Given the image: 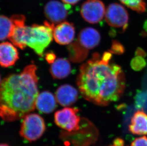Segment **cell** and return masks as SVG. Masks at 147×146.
<instances>
[{
	"mask_svg": "<svg viewBox=\"0 0 147 146\" xmlns=\"http://www.w3.org/2000/svg\"><path fill=\"white\" fill-rule=\"evenodd\" d=\"M113 144L117 146H124V141L121 138H116L113 141Z\"/></svg>",
	"mask_w": 147,
	"mask_h": 146,
	"instance_id": "obj_27",
	"label": "cell"
},
{
	"mask_svg": "<svg viewBox=\"0 0 147 146\" xmlns=\"http://www.w3.org/2000/svg\"><path fill=\"white\" fill-rule=\"evenodd\" d=\"M37 70L36 65H28L0 83V117L5 121L24 118L34 110L39 94Z\"/></svg>",
	"mask_w": 147,
	"mask_h": 146,
	"instance_id": "obj_2",
	"label": "cell"
},
{
	"mask_svg": "<svg viewBox=\"0 0 147 146\" xmlns=\"http://www.w3.org/2000/svg\"><path fill=\"white\" fill-rule=\"evenodd\" d=\"M130 65L133 70L140 71L146 67L147 62L144 58L136 56L131 59Z\"/></svg>",
	"mask_w": 147,
	"mask_h": 146,
	"instance_id": "obj_22",
	"label": "cell"
},
{
	"mask_svg": "<svg viewBox=\"0 0 147 146\" xmlns=\"http://www.w3.org/2000/svg\"><path fill=\"white\" fill-rule=\"evenodd\" d=\"M55 97L57 102L61 106H71L78 100V91L71 85L63 84L56 90Z\"/></svg>",
	"mask_w": 147,
	"mask_h": 146,
	"instance_id": "obj_12",
	"label": "cell"
},
{
	"mask_svg": "<svg viewBox=\"0 0 147 146\" xmlns=\"http://www.w3.org/2000/svg\"><path fill=\"white\" fill-rule=\"evenodd\" d=\"M0 146H9V145H7V144H0Z\"/></svg>",
	"mask_w": 147,
	"mask_h": 146,
	"instance_id": "obj_31",
	"label": "cell"
},
{
	"mask_svg": "<svg viewBox=\"0 0 147 146\" xmlns=\"http://www.w3.org/2000/svg\"><path fill=\"white\" fill-rule=\"evenodd\" d=\"M71 6L63 3L58 1L52 0L45 6V16L51 23L58 24L63 22L69 14Z\"/></svg>",
	"mask_w": 147,
	"mask_h": 146,
	"instance_id": "obj_9",
	"label": "cell"
},
{
	"mask_svg": "<svg viewBox=\"0 0 147 146\" xmlns=\"http://www.w3.org/2000/svg\"><path fill=\"white\" fill-rule=\"evenodd\" d=\"M45 130L43 118L36 113H31L24 117L19 133L22 137L32 142L40 139Z\"/></svg>",
	"mask_w": 147,
	"mask_h": 146,
	"instance_id": "obj_5",
	"label": "cell"
},
{
	"mask_svg": "<svg viewBox=\"0 0 147 146\" xmlns=\"http://www.w3.org/2000/svg\"><path fill=\"white\" fill-rule=\"evenodd\" d=\"M71 65L69 61L63 58L56 59L50 66V72L53 78L57 79L65 78L71 72Z\"/></svg>",
	"mask_w": 147,
	"mask_h": 146,
	"instance_id": "obj_16",
	"label": "cell"
},
{
	"mask_svg": "<svg viewBox=\"0 0 147 146\" xmlns=\"http://www.w3.org/2000/svg\"><path fill=\"white\" fill-rule=\"evenodd\" d=\"M13 26L11 18L4 15H0V41L9 39Z\"/></svg>",
	"mask_w": 147,
	"mask_h": 146,
	"instance_id": "obj_18",
	"label": "cell"
},
{
	"mask_svg": "<svg viewBox=\"0 0 147 146\" xmlns=\"http://www.w3.org/2000/svg\"><path fill=\"white\" fill-rule=\"evenodd\" d=\"M69 58L74 63H80L87 58L89 50L81 45L78 40L71 43L68 46Z\"/></svg>",
	"mask_w": 147,
	"mask_h": 146,
	"instance_id": "obj_17",
	"label": "cell"
},
{
	"mask_svg": "<svg viewBox=\"0 0 147 146\" xmlns=\"http://www.w3.org/2000/svg\"><path fill=\"white\" fill-rule=\"evenodd\" d=\"M57 100L56 97L49 91H43L38 94L35 108L42 113L49 114L53 112L57 107Z\"/></svg>",
	"mask_w": 147,
	"mask_h": 146,
	"instance_id": "obj_14",
	"label": "cell"
},
{
	"mask_svg": "<svg viewBox=\"0 0 147 146\" xmlns=\"http://www.w3.org/2000/svg\"><path fill=\"white\" fill-rule=\"evenodd\" d=\"M128 128L129 132L135 135L147 134V113L142 110L135 112Z\"/></svg>",
	"mask_w": 147,
	"mask_h": 146,
	"instance_id": "obj_15",
	"label": "cell"
},
{
	"mask_svg": "<svg viewBox=\"0 0 147 146\" xmlns=\"http://www.w3.org/2000/svg\"><path fill=\"white\" fill-rule=\"evenodd\" d=\"M11 19L14 26L9 39L11 43L21 50L29 47L39 56L43 57L53 40L54 24L45 21L44 25L25 26L26 18L21 14L13 15Z\"/></svg>",
	"mask_w": 147,
	"mask_h": 146,
	"instance_id": "obj_3",
	"label": "cell"
},
{
	"mask_svg": "<svg viewBox=\"0 0 147 146\" xmlns=\"http://www.w3.org/2000/svg\"><path fill=\"white\" fill-rule=\"evenodd\" d=\"M101 37L97 29L92 27L83 29L80 32L78 41L81 45L87 50L95 48L100 44Z\"/></svg>",
	"mask_w": 147,
	"mask_h": 146,
	"instance_id": "obj_13",
	"label": "cell"
},
{
	"mask_svg": "<svg viewBox=\"0 0 147 146\" xmlns=\"http://www.w3.org/2000/svg\"><path fill=\"white\" fill-rule=\"evenodd\" d=\"M1 82V76H0V83Z\"/></svg>",
	"mask_w": 147,
	"mask_h": 146,
	"instance_id": "obj_33",
	"label": "cell"
},
{
	"mask_svg": "<svg viewBox=\"0 0 147 146\" xmlns=\"http://www.w3.org/2000/svg\"><path fill=\"white\" fill-rule=\"evenodd\" d=\"M55 54L53 52H48L45 54V59L48 63L51 64L56 59Z\"/></svg>",
	"mask_w": 147,
	"mask_h": 146,
	"instance_id": "obj_25",
	"label": "cell"
},
{
	"mask_svg": "<svg viewBox=\"0 0 147 146\" xmlns=\"http://www.w3.org/2000/svg\"><path fill=\"white\" fill-rule=\"evenodd\" d=\"M125 48L124 46L118 40H113L111 47L109 52L111 54L121 55L125 52Z\"/></svg>",
	"mask_w": 147,
	"mask_h": 146,
	"instance_id": "obj_23",
	"label": "cell"
},
{
	"mask_svg": "<svg viewBox=\"0 0 147 146\" xmlns=\"http://www.w3.org/2000/svg\"><path fill=\"white\" fill-rule=\"evenodd\" d=\"M142 110H144V112H145L146 113H147V102H146V104H145Z\"/></svg>",
	"mask_w": 147,
	"mask_h": 146,
	"instance_id": "obj_30",
	"label": "cell"
},
{
	"mask_svg": "<svg viewBox=\"0 0 147 146\" xmlns=\"http://www.w3.org/2000/svg\"><path fill=\"white\" fill-rule=\"evenodd\" d=\"M105 12L104 4L100 0H87L81 7L82 17L90 23L100 22L104 18Z\"/></svg>",
	"mask_w": 147,
	"mask_h": 146,
	"instance_id": "obj_8",
	"label": "cell"
},
{
	"mask_svg": "<svg viewBox=\"0 0 147 146\" xmlns=\"http://www.w3.org/2000/svg\"><path fill=\"white\" fill-rule=\"evenodd\" d=\"M115 146V145H113H113H110V146Z\"/></svg>",
	"mask_w": 147,
	"mask_h": 146,
	"instance_id": "obj_32",
	"label": "cell"
},
{
	"mask_svg": "<svg viewBox=\"0 0 147 146\" xmlns=\"http://www.w3.org/2000/svg\"><path fill=\"white\" fill-rule=\"evenodd\" d=\"M143 29H144L145 32H146V33H147V19L144 22Z\"/></svg>",
	"mask_w": 147,
	"mask_h": 146,
	"instance_id": "obj_29",
	"label": "cell"
},
{
	"mask_svg": "<svg viewBox=\"0 0 147 146\" xmlns=\"http://www.w3.org/2000/svg\"><path fill=\"white\" fill-rule=\"evenodd\" d=\"M98 133L94 125L83 118L81 119L79 130L74 132L62 131L61 137L67 142H71L74 146H89L96 141Z\"/></svg>",
	"mask_w": 147,
	"mask_h": 146,
	"instance_id": "obj_4",
	"label": "cell"
},
{
	"mask_svg": "<svg viewBox=\"0 0 147 146\" xmlns=\"http://www.w3.org/2000/svg\"><path fill=\"white\" fill-rule=\"evenodd\" d=\"M19 58L18 50L9 42L0 43V66L3 68L13 66Z\"/></svg>",
	"mask_w": 147,
	"mask_h": 146,
	"instance_id": "obj_11",
	"label": "cell"
},
{
	"mask_svg": "<svg viewBox=\"0 0 147 146\" xmlns=\"http://www.w3.org/2000/svg\"><path fill=\"white\" fill-rule=\"evenodd\" d=\"M121 3L138 13H144L146 4L144 0H119Z\"/></svg>",
	"mask_w": 147,
	"mask_h": 146,
	"instance_id": "obj_20",
	"label": "cell"
},
{
	"mask_svg": "<svg viewBox=\"0 0 147 146\" xmlns=\"http://www.w3.org/2000/svg\"><path fill=\"white\" fill-rule=\"evenodd\" d=\"M63 3L69 5H74L78 3L81 0H61Z\"/></svg>",
	"mask_w": 147,
	"mask_h": 146,
	"instance_id": "obj_28",
	"label": "cell"
},
{
	"mask_svg": "<svg viewBox=\"0 0 147 146\" xmlns=\"http://www.w3.org/2000/svg\"><path fill=\"white\" fill-rule=\"evenodd\" d=\"M117 109L123 113L124 116L123 120L124 132L127 133L128 132V129L130 123L129 121H131V118L134 113V110L136 109L135 107H133L132 106H128L124 103L118 105Z\"/></svg>",
	"mask_w": 147,
	"mask_h": 146,
	"instance_id": "obj_19",
	"label": "cell"
},
{
	"mask_svg": "<svg viewBox=\"0 0 147 146\" xmlns=\"http://www.w3.org/2000/svg\"><path fill=\"white\" fill-rule=\"evenodd\" d=\"M107 23L113 28L122 29L125 31L128 26L129 16L126 9L121 4L113 3L107 7L105 12Z\"/></svg>",
	"mask_w": 147,
	"mask_h": 146,
	"instance_id": "obj_7",
	"label": "cell"
},
{
	"mask_svg": "<svg viewBox=\"0 0 147 146\" xmlns=\"http://www.w3.org/2000/svg\"><path fill=\"white\" fill-rule=\"evenodd\" d=\"M75 35L74 24L68 21H63L54 26L53 29V38L57 43L65 45L71 44Z\"/></svg>",
	"mask_w": 147,
	"mask_h": 146,
	"instance_id": "obj_10",
	"label": "cell"
},
{
	"mask_svg": "<svg viewBox=\"0 0 147 146\" xmlns=\"http://www.w3.org/2000/svg\"><path fill=\"white\" fill-rule=\"evenodd\" d=\"M79 110L74 108H64L54 114V121L58 126L68 132L77 131L80 128Z\"/></svg>",
	"mask_w": 147,
	"mask_h": 146,
	"instance_id": "obj_6",
	"label": "cell"
},
{
	"mask_svg": "<svg viewBox=\"0 0 147 146\" xmlns=\"http://www.w3.org/2000/svg\"><path fill=\"white\" fill-rule=\"evenodd\" d=\"M112 57L109 52H105L101 58L98 53H93L81 66L77 79L83 98L99 106L118 101L125 90V74L120 66L111 62Z\"/></svg>",
	"mask_w": 147,
	"mask_h": 146,
	"instance_id": "obj_1",
	"label": "cell"
},
{
	"mask_svg": "<svg viewBox=\"0 0 147 146\" xmlns=\"http://www.w3.org/2000/svg\"><path fill=\"white\" fill-rule=\"evenodd\" d=\"M131 146H147V138L146 136L137 138L133 141Z\"/></svg>",
	"mask_w": 147,
	"mask_h": 146,
	"instance_id": "obj_24",
	"label": "cell"
},
{
	"mask_svg": "<svg viewBox=\"0 0 147 146\" xmlns=\"http://www.w3.org/2000/svg\"><path fill=\"white\" fill-rule=\"evenodd\" d=\"M147 102V90H137L134 97V107L138 110H143Z\"/></svg>",
	"mask_w": 147,
	"mask_h": 146,
	"instance_id": "obj_21",
	"label": "cell"
},
{
	"mask_svg": "<svg viewBox=\"0 0 147 146\" xmlns=\"http://www.w3.org/2000/svg\"><path fill=\"white\" fill-rule=\"evenodd\" d=\"M147 55V53L144 50L142 49V48L138 47L135 51V56H140V57H146Z\"/></svg>",
	"mask_w": 147,
	"mask_h": 146,
	"instance_id": "obj_26",
	"label": "cell"
}]
</instances>
